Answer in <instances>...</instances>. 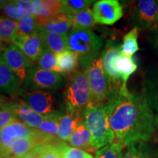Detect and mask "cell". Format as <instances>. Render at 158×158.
Returning <instances> with one entry per match:
<instances>
[{
    "label": "cell",
    "mask_w": 158,
    "mask_h": 158,
    "mask_svg": "<svg viewBox=\"0 0 158 158\" xmlns=\"http://www.w3.org/2000/svg\"><path fill=\"white\" fill-rule=\"evenodd\" d=\"M110 128L116 143L149 141L157 132L156 115L142 94L130 93L127 87L111 96L108 102Z\"/></svg>",
    "instance_id": "1"
},
{
    "label": "cell",
    "mask_w": 158,
    "mask_h": 158,
    "mask_svg": "<svg viewBox=\"0 0 158 158\" xmlns=\"http://www.w3.org/2000/svg\"><path fill=\"white\" fill-rule=\"evenodd\" d=\"M83 118L92 135L94 149L114 143L115 136L110 128L108 104L88 106L83 112Z\"/></svg>",
    "instance_id": "2"
},
{
    "label": "cell",
    "mask_w": 158,
    "mask_h": 158,
    "mask_svg": "<svg viewBox=\"0 0 158 158\" xmlns=\"http://www.w3.org/2000/svg\"><path fill=\"white\" fill-rule=\"evenodd\" d=\"M102 45V39L92 29L72 28L67 35L68 50L76 53L84 69L98 58Z\"/></svg>",
    "instance_id": "3"
},
{
    "label": "cell",
    "mask_w": 158,
    "mask_h": 158,
    "mask_svg": "<svg viewBox=\"0 0 158 158\" xmlns=\"http://www.w3.org/2000/svg\"><path fill=\"white\" fill-rule=\"evenodd\" d=\"M89 83L85 70H76L69 75L64 91L67 113L83 115L84 109L89 103Z\"/></svg>",
    "instance_id": "4"
},
{
    "label": "cell",
    "mask_w": 158,
    "mask_h": 158,
    "mask_svg": "<svg viewBox=\"0 0 158 158\" xmlns=\"http://www.w3.org/2000/svg\"><path fill=\"white\" fill-rule=\"evenodd\" d=\"M87 75L90 87L89 106L108 104L110 93L109 83L102 67L101 58H98L84 69Z\"/></svg>",
    "instance_id": "5"
},
{
    "label": "cell",
    "mask_w": 158,
    "mask_h": 158,
    "mask_svg": "<svg viewBox=\"0 0 158 158\" xmlns=\"http://www.w3.org/2000/svg\"><path fill=\"white\" fill-rule=\"evenodd\" d=\"M62 84V77L59 73L33 66L29 69L23 86L29 91L54 90L60 88Z\"/></svg>",
    "instance_id": "6"
},
{
    "label": "cell",
    "mask_w": 158,
    "mask_h": 158,
    "mask_svg": "<svg viewBox=\"0 0 158 158\" xmlns=\"http://www.w3.org/2000/svg\"><path fill=\"white\" fill-rule=\"evenodd\" d=\"M121 54L122 45L116 42L110 41L105 47L100 57L102 67L109 83L111 96L119 92L121 89L127 87V86L124 84L120 74L114 68V61Z\"/></svg>",
    "instance_id": "7"
},
{
    "label": "cell",
    "mask_w": 158,
    "mask_h": 158,
    "mask_svg": "<svg viewBox=\"0 0 158 158\" xmlns=\"http://www.w3.org/2000/svg\"><path fill=\"white\" fill-rule=\"evenodd\" d=\"M133 21L135 27L155 30L158 29V1L139 0L133 9Z\"/></svg>",
    "instance_id": "8"
},
{
    "label": "cell",
    "mask_w": 158,
    "mask_h": 158,
    "mask_svg": "<svg viewBox=\"0 0 158 158\" xmlns=\"http://www.w3.org/2000/svg\"><path fill=\"white\" fill-rule=\"evenodd\" d=\"M37 129L30 128L19 119L15 120L0 130V156L6 157L12 143L20 138L38 135Z\"/></svg>",
    "instance_id": "9"
},
{
    "label": "cell",
    "mask_w": 158,
    "mask_h": 158,
    "mask_svg": "<svg viewBox=\"0 0 158 158\" xmlns=\"http://www.w3.org/2000/svg\"><path fill=\"white\" fill-rule=\"evenodd\" d=\"M0 54L7 66L21 81L25 80L31 62L21 49L13 43H10L0 49Z\"/></svg>",
    "instance_id": "10"
},
{
    "label": "cell",
    "mask_w": 158,
    "mask_h": 158,
    "mask_svg": "<svg viewBox=\"0 0 158 158\" xmlns=\"http://www.w3.org/2000/svg\"><path fill=\"white\" fill-rule=\"evenodd\" d=\"M94 21L105 25H113L123 16V7L117 0H100L93 5Z\"/></svg>",
    "instance_id": "11"
},
{
    "label": "cell",
    "mask_w": 158,
    "mask_h": 158,
    "mask_svg": "<svg viewBox=\"0 0 158 158\" xmlns=\"http://www.w3.org/2000/svg\"><path fill=\"white\" fill-rule=\"evenodd\" d=\"M21 100L36 113L43 116L59 115L54 112V100L49 92L43 91H27L21 95Z\"/></svg>",
    "instance_id": "12"
},
{
    "label": "cell",
    "mask_w": 158,
    "mask_h": 158,
    "mask_svg": "<svg viewBox=\"0 0 158 158\" xmlns=\"http://www.w3.org/2000/svg\"><path fill=\"white\" fill-rule=\"evenodd\" d=\"M12 43L21 49L31 62H37L45 48L40 30L29 35L17 36Z\"/></svg>",
    "instance_id": "13"
},
{
    "label": "cell",
    "mask_w": 158,
    "mask_h": 158,
    "mask_svg": "<svg viewBox=\"0 0 158 158\" xmlns=\"http://www.w3.org/2000/svg\"><path fill=\"white\" fill-rule=\"evenodd\" d=\"M9 107L18 119L21 120V122L32 129H37L43 121L50 117L36 113L22 100L15 99L14 100H10Z\"/></svg>",
    "instance_id": "14"
},
{
    "label": "cell",
    "mask_w": 158,
    "mask_h": 158,
    "mask_svg": "<svg viewBox=\"0 0 158 158\" xmlns=\"http://www.w3.org/2000/svg\"><path fill=\"white\" fill-rule=\"evenodd\" d=\"M41 29L59 35H67L73 28L72 22L68 15L59 13L44 19H36Z\"/></svg>",
    "instance_id": "15"
},
{
    "label": "cell",
    "mask_w": 158,
    "mask_h": 158,
    "mask_svg": "<svg viewBox=\"0 0 158 158\" xmlns=\"http://www.w3.org/2000/svg\"><path fill=\"white\" fill-rule=\"evenodd\" d=\"M21 81L7 66L0 54V92L13 94L19 89Z\"/></svg>",
    "instance_id": "16"
},
{
    "label": "cell",
    "mask_w": 158,
    "mask_h": 158,
    "mask_svg": "<svg viewBox=\"0 0 158 158\" xmlns=\"http://www.w3.org/2000/svg\"><path fill=\"white\" fill-rule=\"evenodd\" d=\"M122 158H158V147L149 141L131 143Z\"/></svg>",
    "instance_id": "17"
},
{
    "label": "cell",
    "mask_w": 158,
    "mask_h": 158,
    "mask_svg": "<svg viewBox=\"0 0 158 158\" xmlns=\"http://www.w3.org/2000/svg\"><path fill=\"white\" fill-rule=\"evenodd\" d=\"M68 142L70 145L77 149L88 152L95 151L92 146V135L84 120L79 123Z\"/></svg>",
    "instance_id": "18"
},
{
    "label": "cell",
    "mask_w": 158,
    "mask_h": 158,
    "mask_svg": "<svg viewBox=\"0 0 158 158\" xmlns=\"http://www.w3.org/2000/svg\"><path fill=\"white\" fill-rule=\"evenodd\" d=\"M84 118L83 115H75V114H67L59 118V132L57 138L61 141H69L71 136L76 130L80 122Z\"/></svg>",
    "instance_id": "19"
},
{
    "label": "cell",
    "mask_w": 158,
    "mask_h": 158,
    "mask_svg": "<svg viewBox=\"0 0 158 158\" xmlns=\"http://www.w3.org/2000/svg\"><path fill=\"white\" fill-rule=\"evenodd\" d=\"M114 68L121 76L124 84L127 86L128 79L135 72L138 66L133 56L121 54L114 61Z\"/></svg>",
    "instance_id": "20"
},
{
    "label": "cell",
    "mask_w": 158,
    "mask_h": 158,
    "mask_svg": "<svg viewBox=\"0 0 158 158\" xmlns=\"http://www.w3.org/2000/svg\"><path fill=\"white\" fill-rule=\"evenodd\" d=\"M40 34L43 37L45 47L55 54H59L68 50L67 35L55 34L43 29H40Z\"/></svg>",
    "instance_id": "21"
},
{
    "label": "cell",
    "mask_w": 158,
    "mask_h": 158,
    "mask_svg": "<svg viewBox=\"0 0 158 158\" xmlns=\"http://www.w3.org/2000/svg\"><path fill=\"white\" fill-rule=\"evenodd\" d=\"M57 65L61 74L70 75L76 72L78 67V58L76 53L66 50L56 55Z\"/></svg>",
    "instance_id": "22"
},
{
    "label": "cell",
    "mask_w": 158,
    "mask_h": 158,
    "mask_svg": "<svg viewBox=\"0 0 158 158\" xmlns=\"http://www.w3.org/2000/svg\"><path fill=\"white\" fill-rule=\"evenodd\" d=\"M150 107L156 116H158V73L147 78L143 92Z\"/></svg>",
    "instance_id": "23"
},
{
    "label": "cell",
    "mask_w": 158,
    "mask_h": 158,
    "mask_svg": "<svg viewBox=\"0 0 158 158\" xmlns=\"http://www.w3.org/2000/svg\"><path fill=\"white\" fill-rule=\"evenodd\" d=\"M64 142L58 141L39 146L34 149L38 158H62V147Z\"/></svg>",
    "instance_id": "24"
},
{
    "label": "cell",
    "mask_w": 158,
    "mask_h": 158,
    "mask_svg": "<svg viewBox=\"0 0 158 158\" xmlns=\"http://www.w3.org/2000/svg\"><path fill=\"white\" fill-rule=\"evenodd\" d=\"M68 16L72 22L73 28L91 29L96 23L93 17V13L89 8L84 10L76 15Z\"/></svg>",
    "instance_id": "25"
},
{
    "label": "cell",
    "mask_w": 158,
    "mask_h": 158,
    "mask_svg": "<svg viewBox=\"0 0 158 158\" xmlns=\"http://www.w3.org/2000/svg\"><path fill=\"white\" fill-rule=\"evenodd\" d=\"M94 2L91 0H64L61 1L60 13L66 15H73L89 9Z\"/></svg>",
    "instance_id": "26"
},
{
    "label": "cell",
    "mask_w": 158,
    "mask_h": 158,
    "mask_svg": "<svg viewBox=\"0 0 158 158\" xmlns=\"http://www.w3.org/2000/svg\"><path fill=\"white\" fill-rule=\"evenodd\" d=\"M0 35L4 43L10 44L18 36V22L14 20L0 18Z\"/></svg>",
    "instance_id": "27"
},
{
    "label": "cell",
    "mask_w": 158,
    "mask_h": 158,
    "mask_svg": "<svg viewBox=\"0 0 158 158\" xmlns=\"http://www.w3.org/2000/svg\"><path fill=\"white\" fill-rule=\"evenodd\" d=\"M62 116L61 114L50 116L45 121H43L37 130L42 135L50 138L51 140H53V141L59 140L58 138H56V135L59 132V118Z\"/></svg>",
    "instance_id": "28"
},
{
    "label": "cell",
    "mask_w": 158,
    "mask_h": 158,
    "mask_svg": "<svg viewBox=\"0 0 158 158\" xmlns=\"http://www.w3.org/2000/svg\"><path fill=\"white\" fill-rule=\"evenodd\" d=\"M138 29L134 27L123 37L122 45V54L127 56H133L139 50L138 43Z\"/></svg>",
    "instance_id": "29"
},
{
    "label": "cell",
    "mask_w": 158,
    "mask_h": 158,
    "mask_svg": "<svg viewBox=\"0 0 158 158\" xmlns=\"http://www.w3.org/2000/svg\"><path fill=\"white\" fill-rule=\"evenodd\" d=\"M38 67L43 70L52 71L61 74L58 65H57V57L54 53L45 47L40 56L37 61Z\"/></svg>",
    "instance_id": "30"
},
{
    "label": "cell",
    "mask_w": 158,
    "mask_h": 158,
    "mask_svg": "<svg viewBox=\"0 0 158 158\" xmlns=\"http://www.w3.org/2000/svg\"><path fill=\"white\" fill-rule=\"evenodd\" d=\"M0 10L3 15L12 20H21L27 16V13L18 6L15 1H0Z\"/></svg>",
    "instance_id": "31"
},
{
    "label": "cell",
    "mask_w": 158,
    "mask_h": 158,
    "mask_svg": "<svg viewBox=\"0 0 158 158\" xmlns=\"http://www.w3.org/2000/svg\"><path fill=\"white\" fill-rule=\"evenodd\" d=\"M40 29L35 17L27 15L18 21V36L34 34Z\"/></svg>",
    "instance_id": "32"
},
{
    "label": "cell",
    "mask_w": 158,
    "mask_h": 158,
    "mask_svg": "<svg viewBox=\"0 0 158 158\" xmlns=\"http://www.w3.org/2000/svg\"><path fill=\"white\" fill-rule=\"evenodd\" d=\"M31 12L36 19H44L56 14L47 0H35L31 3Z\"/></svg>",
    "instance_id": "33"
},
{
    "label": "cell",
    "mask_w": 158,
    "mask_h": 158,
    "mask_svg": "<svg viewBox=\"0 0 158 158\" xmlns=\"http://www.w3.org/2000/svg\"><path fill=\"white\" fill-rule=\"evenodd\" d=\"M122 144L114 142L108 144L95 152V158H122Z\"/></svg>",
    "instance_id": "34"
},
{
    "label": "cell",
    "mask_w": 158,
    "mask_h": 158,
    "mask_svg": "<svg viewBox=\"0 0 158 158\" xmlns=\"http://www.w3.org/2000/svg\"><path fill=\"white\" fill-rule=\"evenodd\" d=\"M62 155L68 158H88L91 155L81 149L69 147L65 143L62 147Z\"/></svg>",
    "instance_id": "35"
},
{
    "label": "cell",
    "mask_w": 158,
    "mask_h": 158,
    "mask_svg": "<svg viewBox=\"0 0 158 158\" xmlns=\"http://www.w3.org/2000/svg\"><path fill=\"white\" fill-rule=\"evenodd\" d=\"M16 119H18L17 117L9 106L1 109L0 110V130Z\"/></svg>",
    "instance_id": "36"
},
{
    "label": "cell",
    "mask_w": 158,
    "mask_h": 158,
    "mask_svg": "<svg viewBox=\"0 0 158 158\" xmlns=\"http://www.w3.org/2000/svg\"><path fill=\"white\" fill-rule=\"evenodd\" d=\"M10 102V100L0 94V110L8 107Z\"/></svg>",
    "instance_id": "37"
},
{
    "label": "cell",
    "mask_w": 158,
    "mask_h": 158,
    "mask_svg": "<svg viewBox=\"0 0 158 158\" xmlns=\"http://www.w3.org/2000/svg\"><path fill=\"white\" fill-rule=\"evenodd\" d=\"M22 158H38V154H37L35 150H33V151H31V152L26 155L24 157H23Z\"/></svg>",
    "instance_id": "38"
},
{
    "label": "cell",
    "mask_w": 158,
    "mask_h": 158,
    "mask_svg": "<svg viewBox=\"0 0 158 158\" xmlns=\"http://www.w3.org/2000/svg\"><path fill=\"white\" fill-rule=\"evenodd\" d=\"M155 45L156 47H157V48L158 49V29H157V35H156V37H155Z\"/></svg>",
    "instance_id": "39"
},
{
    "label": "cell",
    "mask_w": 158,
    "mask_h": 158,
    "mask_svg": "<svg viewBox=\"0 0 158 158\" xmlns=\"http://www.w3.org/2000/svg\"><path fill=\"white\" fill-rule=\"evenodd\" d=\"M4 43H4L2 38L1 35H0V48H2V47L5 46V45H4Z\"/></svg>",
    "instance_id": "40"
},
{
    "label": "cell",
    "mask_w": 158,
    "mask_h": 158,
    "mask_svg": "<svg viewBox=\"0 0 158 158\" xmlns=\"http://www.w3.org/2000/svg\"><path fill=\"white\" fill-rule=\"evenodd\" d=\"M156 124H157V131L158 130V116H156Z\"/></svg>",
    "instance_id": "41"
},
{
    "label": "cell",
    "mask_w": 158,
    "mask_h": 158,
    "mask_svg": "<svg viewBox=\"0 0 158 158\" xmlns=\"http://www.w3.org/2000/svg\"><path fill=\"white\" fill-rule=\"evenodd\" d=\"M88 158H93V157H92V155H90V156H89V157Z\"/></svg>",
    "instance_id": "42"
},
{
    "label": "cell",
    "mask_w": 158,
    "mask_h": 158,
    "mask_svg": "<svg viewBox=\"0 0 158 158\" xmlns=\"http://www.w3.org/2000/svg\"><path fill=\"white\" fill-rule=\"evenodd\" d=\"M62 158H68V157H64V156H62Z\"/></svg>",
    "instance_id": "43"
},
{
    "label": "cell",
    "mask_w": 158,
    "mask_h": 158,
    "mask_svg": "<svg viewBox=\"0 0 158 158\" xmlns=\"http://www.w3.org/2000/svg\"><path fill=\"white\" fill-rule=\"evenodd\" d=\"M0 158H5V157H1V156H0Z\"/></svg>",
    "instance_id": "44"
},
{
    "label": "cell",
    "mask_w": 158,
    "mask_h": 158,
    "mask_svg": "<svg viewBox=\"0 0 158 158\" xmlns=\"http://www.w3.org/2000/svg\"><path fill=\"white\" fill-rule=\"evenodd\" d=\"M0 49H1V48H0Z\"/></svg>",
    "instance_id": "45"
}]
</instances>
